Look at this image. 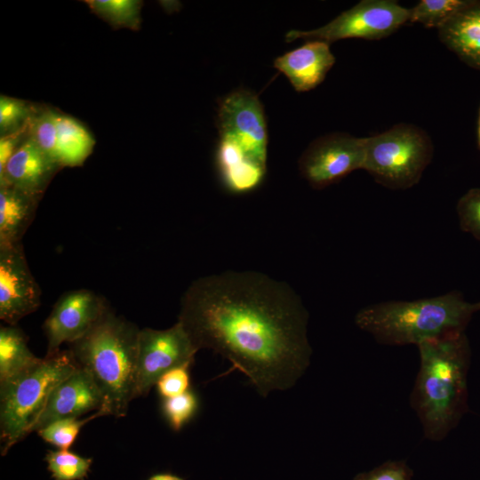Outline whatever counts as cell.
<instances>
[{
    "label": "cell",
    "mask_w": 480,
    "mask_h": 480,
    "mask_svg": "<svg viewBox=\"0 0 480 480\" xmlns=\"http://www.w3.org/2000/svg\"><path fill=\"white\" fill-rule=\"evenodd\" d=\"M28 124L29 121L19 130L1 137L0 173L4 172L7 162L9 161L12 154L15 152V150L19 148V146L22 143L23 140H21V138L23 133L28 130Z\"/></svg>",
    "instance_id": "30"
},
{
    "label": "cell",
    "mask_w": 480,
    "mask_h": 480,
    "mask_svg": "<svg viewBox=\"0 0 480 480\" xmlns=\"http://www.w3.org/2000/svg\"><path fill=\"white\" fill-rule=\"evenodd\" d=\"M199 407L197 396L191 390L180 396L164 399L163 413L174 431H180L194 418Z\"/></svg>",
    "instance_id": "24"
},
{
    "label": "cell",
    "mask_w": 480,
    "mask_h": 480,
    "mask_svg": "<svg viewBox=\"0 0 480 480\" xmlns=\"http://www.w3.org/2000/svg\"><path fill=\"white\" fill-rule=\"evenodd\" d=\"M100 416H106L105 412L101 409L84 419L67 418L53 421L36 432L46 443L60 450H68L83 426Z\"/></svg>",
    "instance_id": "22"
},
{
    "label": "cell",
    "mask_w": 480,
    "mask_h": 480,
    "mask_svg": "<svg viewBox=\"0 0 480 480\" xmlns=\"http://www.w3.org/2000/svg\"><path fill=\"white\" fill-rule=\"evenodd\" d=\"M420 368L410 396L424 437L442 441L468 411L471 349L465 332L421 342Z\"/></svg>",
    "instance_id": "2"
},
{
    "label": "cell",
    "mask_w": 480,
    "mask_h": 480,
    "mask_svg": "<svg viewBox=\"0 0 480 480\" xmlns=\"http://www.w3.org/2000/svg\"><path fill=\"white\" fill-rule=\"evenodd\" d=\"M41 358L28 346L25 333L16 325L0 328V380L10 378L33 366Z\"/></svg>",
    "instance_id": "19"
},
{
    "label": "cell",
    "mask_w": 480,
    "mask_h": 480,
    "mask_svg": "<svg viewBox=\"0 0 480 480\" xmlns=\"http://www.w3.org/2000/svg\"><path fill=\"white\" fill-rule=\"evenodd\" d=\"M29 108L20 100L2 96L0 99V129L4 135L23 127L29 120Z\"/></svg>",
    "instance_id": "27"
},
{
    "label": "cell",
    "mask_w": 480,
    "mask_h": 480,
    "mask_svg": "<svg viewBox=\"0 0 480 480\" xmlns=\"http://www.w3.org/2000/svg\"><path fill=\"white\" fill-rule=\"evenodd\" d=\"M90 5L117 25H137L139 4L136 1H90Z\"/></svg>",
    "instance_id": "26"
},
{
    "label": "cell",
    "mask_w": 480,
    "mask_h": 480,
    "mask_svg": "<svg viewBox=\"0 0 480 480\" xmlns=\"http://www.w3.org/2000/svg\"><path fill=\"white\" fill-rule=\"evenodd\" d=\"M476 145H477L478 149L480 150V105L478 108L477 124H476Z\"/></svg>",
    "instance_id": "32"
},
{
    "label": "cell",
    "mask_w": 480,
    "mask_h": 480,
    "mask_svg": "<svg viewBox=\"0 0 480 480\" xmlns=\"http://www.w3.org/2000/svg\"><path fill=\"white\" fill-rule=\"evenodd\" d=\"M59 168L28 137L15 150L0 173V187L12 186L40 199Z\"/></svg>",
    "instance_id": "14"
},
{
    "label": "cell",
    "mask_w": 480,
    "mask_h": 480,
    "mask_svg": "<svg viewBox=\"0 0 480 480\" xmlns=\"http://www.w3.org/2000/svg\"><path fill=\"white\" fill-rule=\"evenodd\" d=\"M434 155L431 139L418 126L398 124L366 137L365 170L389 189H407L420 180Z\"/></svg>",
    "instance_id": "7"
},
{
    "label": "cell",
    "mask_w": 480,
    "mask_h": 480,
    "mask_svg": "<svg viewBox=\"0 0 480 480\" xmlns=\"http://www.w3.org/2000/svg\"><path fill=\"white\" fill-rule=\"evenodd\" d=\"M412 469L405 460H388L377 468L357 474L353 480H412Z\"/></svg>",
    "instance_id": "29"
},
{
    "label": "cell",
    "mask_w": 480,
    "mask_h": 480,
    "mask_svg": "<svg viewBox=\"0 0 480 480\" xmlns=\"http://www.w3.org/2000/svg\"><path fill=\"white\" fill-rule=\"evenodd\" d=\"M329 45L321 40H309L277 57L274 67L289 79L295 91L312 90L324 81L335 63Z\"/></svg>",
    "instance_id": "15"
},
{
    "label": "cell",
    "mask_w": 480,
    "mask_h": 480,
    "mask_svg": "<svg viewBox=\"0 0 480 480\" xmlns=\"http://www.w3.org/2000/svg\"><path fill=\"white\" fill-rule=\"evenodd\" d=\"M460 228L480 241V188H472L457 202Z\"/></svg>",
    "instance_id": "25"
},
{
    "label": "cell",
    "mask_w": 480,
    "mask_h": 480,
    "mask_svg": "<svg viewBox=\"0 0 480 480\" xmlns=\"http://www.w3.org/2000/svg\"><path fill=\"white\" fill-rule=\"evenodd\" d=\"M102 406L103 398L100 389L91 375L78 365L51 392L32 432L59 420L80 418Z\"/></svg>",
    "instance_id": "13"
},
{
    "label": "cell",
    "mask_w": 480,
    "mask_h": 480,
    "mask_svg": "<svg viewBox=\"0 0 480 480\" xmlns=\"http://www.w3.org/2000/svg\"><path fill=\"white\" fill-rule=\"evenodd\" d=\"M30 138L37 147L56 164H59L57 151V125L55 113L44 111L29 120Z\"/></svg>",
    "instance_id": "23"
},
{
    "label": "cell",
    "mask_w": 480,
    "mask_h": 480,
    "mask_svg": "<svg viewBox=\"0 0 480 480\" xmlns=\"http://www.w3.org/2000/svg\"><path fill=\"white\" fill-rule=\"evenodd\" d=\"M78 364L71 351L45 356L33 366L0 380L1 454L32 432L53 388Z\"/></svg>",
    "instance_id": "6"
},
{
    "label": "cell",
    "mask_w": 480,
    "mask_h": 480,
    "mask_svg": "<svg viewBox=\"0 0 480 480\" xmlns=\"http://www.w3.org/2000/svg\"><path fill=\"white\" fill-rule=\"evenodd\" d=\"M178 322L199 350L244 373L263 397L287 390L310 364L308 313L284 282L256 271L202 276L182 295Z\"/></svg>",
    "instance_id": "1"
},
{
    "label": "cell",
    "mask_w": 480,
    "mask_h": 480,
    "mask_svg": "<svg viewBox=\"0 0 480 480\" xmlns=\"http://www.w3.org/2000/svg\"><path fill=\"white\" fill-rule=\"evenodd\" d=\"M109 308L105 300L86 290L63 293L43 324L47 340L46 356L60 351L63 343H73L86 335Z\"/></svg>",
    "instance_id": "11"
},
{
    "label": "cell",
    "mask_w": 480,
    "mask_h": 480,
    "mask_svg": "<svg viewBox=\"0 0 480 480\" xmlns=\"http://www.w3.org/2000/svg\"><path fill=\"white\" fill-rule=\"evenodd\" d=\"M39 198L12 186L0 187V247L21 243Z\"/></svg>",
    "instance_id": "17"
},
{
    "label": "cell",
    "mask_w": 480,
    "mask_h": 480,
    "mask_svg": "<svg viewBox=\"0 0 480 480\" xmlns=\"http://www.w3.org/2000/svg\"><path fill=\"white\" fill-rule=\"evenodd\" d=\"M471 0H421L410 9L409 22L439 28Z\"/></svg>",
    "instance_id": "20"
},
{
    "label": "cell",
    "mask_w": 480,
    "mask_h": 480,
    "mask_svg": "<svg viewBox=\"0 0 480 480\" xmlns=\"http://www.w3.org/2000/svg\"><path fill=\"white\" fill-rule=\"evenodd\" d=\"M365 148L366 138L331 133L310 143L299 160V170L313 188L322 189L363 169Z\"/></svg>",
    "instance_id": "10"
},
{
    "label": "cell",
    "mask_w": 480,
    "mask_h": 480,
    "mask_svg": "<svg viewBox=\"0 0 480 480\" xmlns=\"http://www.w3.org/2000/svg\"><path fill=\"white\" fill-rule=\"evenodd\" d=\"M437 31L440 41L450 51L480 71V0H471Z\"/></svg>",
    "instance_id": "16"
},
{
    "label": "cell",
    "mask_w": 480,
    "mask_h": 480,
    "mask_svg": "<svg viewBox=\"0 0 480 480\" xmlns=\"http://www.w3.org/2000/svg\"><path fill=\"white\" fill-rule=\"evenodd\" d=\"M409 19L410 9L396 1L362 0L323 27L308 31H288L285 41L303 38L330 44L346 38L379 40L393 34Z\"/></svg>",
    "instance_id": "8"
},
{
    "label": "cell",
    "mask_w": 480,
    "mask_h": 480,
    "mask_svg": "<svg viewBox=\"0 0 480 480\" xmlns=\"http://www.w3.org/2000/svg\"><path fill=\"white\" fill-rule=\"evenodd\" d=\"M44 460L53 480H84L92 459L84 458L68 450H49Z\"/></svg>",
    "instance_id": "21"
},
{
    "label": "cell",
    "mask_w": 480,
    "mask_h": 480,
    "mask_svg": "<svg viewBox=\"0 0 480 480\" xmlns=\"http://www.w3.org/2000/svg\"><path fill=\"white\" fill-rule=\"evenodd\" d=\"M148 480H184L182 477L170 472L156 473L150 476Z\"/></svg>",
    "instance_id": "31"
},
{
    "label": "cell",
    "mask_w": 480,
    "mask_h": 480,
    "mask_svg": "<svg viewBox=\"0 0 480 480\" xmlns=\"http://www.w3.org/2000/svg\"><path fill=\"white\" fill-rule=\"evenodd\" d=\"M140 330L110 308L83 338L70 344L77 364L92 378L106 415L124 417L136 397V360Z\"/></svg>",
    "instance_id": "4"
},
{
    "label": "cell",
    "mask_w": 480,
    "mask_h": 480,
    "mask_svg": "<svg viewBox=\"0 0 480 480\" xmlns=\"http://www.w3.org/2000/svg\"><path fill=\"white\" fill-rule=\"evenodd\" d=\"M480 311V300L468 302L460 291L415 300H388L367 305L355 324L380 344L418 346L423 341L463 332Z\"/></svg>",
    "instance_id": "3"
},
{
    "label": "cell",
    "mask_w": 480,
    "mask_h": 480,
    "mask_svg": "<svg viewBox=\"0 0 480 480\" xmlns=\"http://www.w3.org/2000/svg\"><path fill=\"white\" fill-rule=\"evenodd\" d=\"M217 167L226 189L244 194L258 188L267 171L264 108L252 92L239 89L219 103Z\"/></svg>",
    "instance_id": "5"
},
{
    "label": "cell",
    "mask_w": 480,
    "mask_h": 480,
    "mask_svg": "<svg viewBox=\"0 0 480 480\" xmlns=\"http://www.w3.org/2000/svg\"><path fill=\"white\" fill-rule=\"evenodd\" d=\"M57 151L60 167L79 166L91 154L94 140L73 117L55 113Z\"/></svg>",
    "instance_id": "18"
},
{
    "label": "cell",
    "mask_w": 480,
    "mask_h": 480,
    "mask_svg": "<svg viewBox=\"0 0 480 480\" xmlns=\"http://www.w3.org/2000/svg\"><path fill=\"white\" fill-rule=\"evenodd\" d=\"M198 349L180 322L164 330H140L136 360V397L148 394L167 371L192 364Z\"/></svg>",
    "instance_id": "9"
},
{
    "label": "cell",
    "mask_w": 480,
    "mask_h": 480,
    "mask_svg": "<svg viewBox=\"0 0 480 480\" xmlns=\"http://www.w3.org/2000/svg\"><path fill=\"white\" fill-rule=\"evenodd\" d=\"M40 304L41 289L29 269L22 244L0 247V319L16 325Z\"/></svg>",
    "instance_id": "12"
},
{
    "label": "cell",
    "mask_w": 480,
    "mask_h": 480,
    "mask_svg": "<svg viewBox=\"0 0 480 480\" xmlns=\"http://www.w3.org/2000/svg\"><path fill=\"white\" fill-rule=\"evenodd\" d=\"M190 366L191 364H184L164 372L156 383L159 396L166 399L190 390Z\"/></svg>",
    "instance_id": "28"
}]
</instances>
